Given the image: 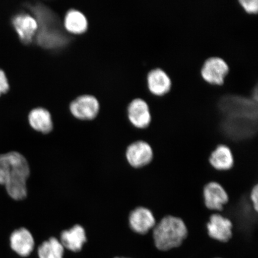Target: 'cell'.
Returning <instances> with one entry per match:
<instances>
[{
	"mask_svg": "<svg viewBox=\"0 0 258 258\" xmlns=\"http://www.w3.org/2000/svg\"><path fill=\"white\" fill-rule=\"evenodd\" d=\"M157 224L153 212L144 207H138L130 212L128 224L133 233L144 235L153 230Z\"/></svg>",
	"mask_w": 258,
	"mask_h": 258,
	"instance_id": "cell-6",
	"label": "cell"
},
{
	"mask_svg": "<svg viewBox=\"0 0 258 258\" xmlns=\"http://www.w3.org/2000/svg\"><path fill=\"white\" fill-rule=\"evenodd\" d=\"M229 71L228 66L221 57H209L203 63L201 76L206 82L211 85H221Z\"/></svg>",
	"mask_w": 258,
	"mask_h": 258,
	"instance_id": "cell-8",
	"label": "cell"
},
{
	"mask_svg": "<svg viewBox=\"0 0 258 258\" xmlns=\"http://www.w3.org/2000/svg\"><path fill=\"white\" fill-rule=\"evenodd\" d=\"M206 208L214 213H221L228 202V196L219 183L211 182L206 184L203 191Z\"/></svg>",
	"mask_w": 258,
	"mask_h": 258,
	"instance_id": "cell-9",
	"label": "cell"
},
{
	"mask_svg": "<svg viewBox=\"0 0 258 258\" xmlns=\"http://www.w3.org/2000/svg\"><path fill=\"white\" fill-rule=\"evenodd\" d=\"M60 241L64 248L74 252L80 251L87 241L85 228L77 224L69 230L63 231L60 234Z\"/></svg>",
	"mask_w": 258,
	"mask_h": 258,
	"instance_id": "cell-14",
	"label": "cell"
},
{
	"mask_svg": "<svg viewBox=\"0 0 258 258\" xmlns=\"http://www.w3.org/2000/svg\"><path fill=\"white\" fill-rule=\"evenodd\" d=\"M206 228L208 236L219 243H228L233 237V223L220 213H214L211 216Z\"/></svg>",
	"mask_w": 258,
	"mask_h": 258,
	"instance_id": "cell-5",
	"label": "cell"
},
{
	"mask_svg": "<svg viewBox=\"0 0 258 258\" xmlns=\"http://www.w3.org/2000/svg\"><path fill=\"white\" fill-rule=\"evenodd\" d=\"M209 161L213 168L219 172L231 170L234 163L233 153L225 145H218L211 154Z\"/></svg>",
	"mask_w": 258,
	"mask_h": 258,
	"instance_id": "cell-15",
	"label": "cell"
},
{
	"mask_svg": "<svg viewBox=\"0 0 258 258\" xmlns=\"http://www.w3.org/2000/svg\"><path fill=\"white\" fill-rule=\"evenodd\" d=\"M10 90L9 80L4 71L0 70V96L8 93Z\"/></svg>",
	"mask_w": 258,
	"mask_h": 258,
	"instance_id": "cell-19",
	"label": "cell"
},
{
	"mask_svg": "<svg viewBox=\"0 0 258 258\" xmlns=\"http://www.w3.org/2000/svg\"><path fill=\"white\" fill-rule=\"evenodd\" d=\"M147 82L150 92L156 96L165 95L172 85L168 74L160 69L150 71L147 74Z\"/></svg>",
	"mask_w": 258,
	"mask_h": 258,
	"instance_id": "cell-13",
	"label": "cell"
},
{
	"mask_svg": "<svg viewBox=\"0 0 258 258\" xmlns=\"http://www.w3.org/2000/svg\"><path fill=\"white\" fill-rule=\"evenodd\" d=\"M28 122L31 128L38 133L47 135L53 130V122L50 112L43 107L31 109L28 115Z\"/></svg>",
	"mask_w": 258,
	"mask_h": 258,
	"instance_id": "cell-11",
	"label": "cell"
},
{
	"mask_svg": "<svg viewBox=\"0 0 258 258\" xmlns=\"http://www.w3.org/2000/svg\"><path fill=\"white\" fill-rule=\"evenodd\" d=\"M249 200L254 211L258 212V184L251 189L249 194Z\"/></svg>",
	"mask_w": 258,
	"mask_h": 258,
	"instance_id": "cell-20",
	"label": "cell"
},
{
	"mask_svg": "<svg viewBox=\"0 0 258 258\" xmlns=\"http://www.w3.org/2000/svg\"><path fill=\"white\" fill-rule=\"evenodd\" d=\"M70 111L74 117L79 120L91 121L98 114L99 102L92 95H80L71 102Z\"/></svg>",
	"mask_w": 258,
	"mask_h": 258,
	"instance_id": "cell-4",
	"label": "cell"
},
{
	"mask_svg": "<svg viewBox=\"0 0 258 258\" xmlns=\"http://www.w3.org/2000/svg\"><path fill=\"white\" fill-rule=\"evenodd\" d=\"M12 22L19 41L25 45L32 43L38 29L34 16L29 13H20L13 18Z\"/></svg>",
	"mask_w": 258,
	"mask_h": 258,
	"instance_id": "cell-7",
	"label": "cell"
},
{
	"mask_svg": "<svg viewBox=\"0 0 258 258\" xmlns=\"http://www.w3.org/2000/svg\"><path fill=\"white\" fill-rule=\"evenodd\" d=\"M63 26L69 33L80 35L86 31L88 22L85 15L82 12L70 8L64 16Z\"/></svg>",
	"mask_w": 258,
	"mask_h": 258,
	"instance_id": "cell-16",
	"label": "cell"
},
{
	"mask_svg": "<svg viewBox=\"0 0 258 258\" xmlns=\"http://www.w3.org/2000/svg\"><path fill=\"white\" fill-rule=\"evenodd\" d=\"M127 113L129 121L135 127L144 129L149 125L151 120L150 108L144 99L132 100L127 106Z\"/></svg>",
	"mask_w": 258,
	"mask_h": 258,
	"instance_id": "cell-10",
	"label": "cell"
},
{
	"mask_svg": "<svg viewBox=\"0 0 258 258\" xmlns=\"http://www.w3.org/2000/svg\"><path fill=\"white\" fill-rule=\"evenodd\" d=\"M30 175V167L26 158L21 153L12 151L0 155V184L15 201L27 198V181Z\"/></svg>",
	"mask_w": 258,
	"mask_h": 258,
	"instance_id": "cell-1",
	"label": "cell"
},
{
	"mask_svg": "<svg viewBox=\"0 0 258 258\" xmlns=\"http://www.w3.org/2000/svg\"><path fill=\"white\" fill-rule=\"evenodd\" d=\"M152 234L156 249L166 252L181 246L188 236V230L181 219L166 216L156 224Z\"/></svg>",
	"mask_w": 258,
	"mask_h": 258,
	"instance_id": "cell-2",
	"label": "cell"
},
{
	"mask_svg": "<svg viewBox=\"0 0 258 258\" xmlns=\"http://www.w3.org/2000/svg\"><path fill=\"white\" fill-rule=\"evenodd\" d=\"M152 148L146 142L137 141L128 145L125 151V158L132 168H143L153 159Z\"/></svg>",
	"mask_w": 258,
	"mask_h": 258,
	"instance_id": "cell-3",
	"label": "cell"
},
{
	"mask_svg": "<svg viewBox=\"0 0 258 258\" xmlns=\"http://www.w3.org/2000/svg\"><path fill=\"white\" fill-rule=\"evenodd\" d=\"M244 11L248 14H258V0H238Z\"/></svg>",
	"mask_w": 258,
	"mask_h": 258,
	"instance_id": "cell-18",
	"label": "cell"
},
{
	"mask_svg": "<svg viewBox=\"0 0 258 258\" xmlns=\"http://www.w3.org/2000/svg\"><path fill=\"white\" fill-rule=\"evenodd\" d=\"M116 258H120V257H116ZM121 258H124V257H121Z\"/></svg>",
	"mask_w": 258,
	"mask_h": 258,
	"instance_id": "cell-21",
	"label": "cell"
},
{
	"mask_svg": "<svg viewBox=\"0 0 258 258\" xmlns=\"http://www.w3.org/2000/svg\"><path fill=\"white\" fill-rule=\"evenodd\" d=\"M218 258H219V257H218Z\"/></svg>",
	"mask_w": 258,
	"mask_h": 258,
	"instance_id": "cell-22",
	"label": "cell"
},
{
	"mask_svg": "<svg viewBox=\"0 0 258 258\" xmlns=\"http://www.w3.org/2000/svg\"><path fill=\"white\" fill-rule=\"evenodd\" d=\"M63 245L60 240L53 237L44 241L38 249L40 258H63Z\"/></svg>",
	"mask_w": 258,
	"mask_h": 258,
	"instance_id": "cell-17",
	"label": "cell"
},
{
	"mask_svg": "<svg viewBox=\"0 0 258 258\" xmlns=\"http://www.w3.org/2000/svg\"><path fill=\"white\" fill-rule=\"evenodd\" d=\"M10 240L12 249L21 256L30 255L34 249V237L27 228H21L13 232Z\"/></svg>",
	"mask_w": 258,
	"mask_h": 258,
	"instance_id": "cell-12",
	"label": "cell"
}]
</instances>
